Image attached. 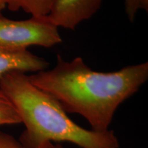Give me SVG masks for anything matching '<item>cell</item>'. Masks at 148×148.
Listing matches in <instances>:
<instances>
[{
  "label": "cell",
  "instance_id": "11",
  "mask_svg": "<svg viewBox=\"0 0 148 148\" xmlns=\"http://www.w3.org/2000/svg\"><path fill=\"white\" fill-rule=\"evenodd\" d=\"M5 6H6V3H5V0H0V12H1V10Z\"/></svg>",
  "mask_w": 148,
  "mask_h": 148
},
{
  "label": "cell",
  "instance_id": "6",
  "mask_svg": "<svg viewBox=\"0 0 148 148\" xmlns=\"http://www.w3.org/2000/svg\"><path fill=\"white\" fill-rule=\"evenodd\" d=\"M10 10L19 9L32 14L34 17L46 16L50 12L56 0H5Z\"/></svg>",
  "mask_w": 148,
  "mask_h": 148
},
{
  "label": "cell",
  "instance_id": "5",
  "mask_svg": "<svg viewBox=\"0 0 148 148\" xmlns=\"http://www.w3.org/2000/svg\"><path fill=\"white\" fill-rule=\"evenodd\" d=\"M49 62L27 50L10 51L0 50V77L12 71L25 73L46 70Z\"/></svg>",
  "mask_w": 148,
  "mask_h": 148
},
{
  "label": "cell",
  "instance_id": "2",
  "mask_svg": "<svg viewBox=\"0 0 148 148\" xmlns=\"http://www.w3.org/2000/svg\"><path fill=\"white\" fill-rule=\"evenodd\" d=\"M0 90L10 99L25 126L20 142L36 148L45 141L70 142L82 148H119L112 131L84 129L70 119L58 101L35 86L19 71L0 77Z\"/></svg>",
  "mask_w": 148,
  "mask_h": 148
},
{
  "label": "cell",
  "instance_id": "1",
  "mask_svg": "<svg viewBox=\"0 0 148 148\" xmlns=\"http://www.w3.org/2000/svg\"><path fill=\"white\" fill-rule=\"evenodd\" d=\"M35 86L58 101L65 112L79 114L96 132L108 130L114 114L148 78V62L113 72L92 71L80 57L70 62L57 56L52 69L28 75Z\"/></svg>",
  "mask_w": 148,
  "mask_h": 148
},
{
  "label": "cell",
  "instance_id": "4",
  "mask_svg": "<svg viewBox=\"0 0 148 148\" xmlns=\"http://www.w3.org/2000/svg\"><path fill=\"white\" fill-rule=\"evenodd\" d=\"M101 2L102 0H56L47 16L56 26L73 30L94 15Z\"/></svg>",
  "mask_w": 148,
  "mask_h": 148
},
{
  "label": "cell",
  "instance_id": "3",
  "mask_svg": "<svg viewBox=\"0 0 148 148\" xmlns=\"http://www.w3.org/2000/svg\"><path fill=\"white\" fill-rule=\"evenodd\" d=\"M62 42L58 27L47 16L15 21L0 12V50H27L30 45L51 47Z\"/></svg>",
  "mask_w": 148,
  "mask_h": 148
},
{
  "label": "cell",
  "instance_id": "8",
  "mask_svg": "<svg viewBox=\"0 0 148 148\" xmlns=\"http://www.w3.org/2000/svg\"><path fill=\"white\" fill-rule=\"evenodd\" d=\"M125 11L130 21H134L138 11H148V0H123Z\"/></svg>",
  "mask_w": 148,
  "mask_h": 148
},
{
  "label": "cell",
  "instance_id": "9",
  "mask_svg": "<svg viewBox=\"0 0 148 148\" xmlns=\"http://www.w3.org/2000/svg\"><path fill=\"white\" fill-rule=\"evenodd\" d=\"M0 148H25L19 140L11 135L0 131Z\"/></svg>",
  "mask_w": 148,
  "mask_h": 148
},
{
  "label": "cell",
  "instance_id": "7",
  "mask_svg": "<svg viewBox=\"0 0 148 148\" xmlns=\"http://www.w3.org/2000/svg\"><path fill=\"white\" fill-rule=\"evenodd\" d=\"M20 123L21 119L13 104L0 90V125Z\"/></svg>",
  "mask_w": 148,
  "mask_h": 148
},
{
  "label": "cell",
  "instance_id": "10",
  "mask_svg": "<svg viewBox=\"0 0 148 148\" xmlns=\"http://www.w3.org/2000/svg\"><path fill=\"white\" fill-rule=\"evenodd\" d=\"M36 148H63L60 144H54L51 141H45L40 143Z\"/></svg>",
  "mask_w": 148,
  "mask_h": 148
}]
</instances>
